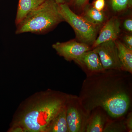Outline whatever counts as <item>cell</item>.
<instances>
[{
    "instance_id": "obj_1",
    "label": "cell",
    "mask_w": 132,
    "mask_h": 132,
    "mask_svg": "<svg viewBox=\"0 0 132 132\" xmlns=\"http://www.w3.org/2000/svg\"><path fill=\"white\" fill-rule=\"evenodd\" d=\"M132 74L121 70L106 69L86 76L79 97L90 114L101 107L109 118L125 116L131 107Z\"/></svg>"
},
{
    "instance_id": "obj_16",
    "label": "cell",
    "mask_w": 132,
    "mask_h": 132,
    "mask_svg": "<svg viewBox=\"0 0 132 132\" xmlns=\"http://www.w3.org/2000/svg\"><path fill=\"white\" fill-rule=\"evenodd\" d=\"M119 118L114 120L109 119L105 126L104 132H123L127 131L125 119L119 120Z\"/></svg>"
},
{
    "instance_id": "obj_15",
    "label": "cell",
    "mask_w": 132,
    "mask_h": 132,
    "mask_svg": "<svg viewBox=\"0 0 132 132\" xmlns=\"http://www.w3.org/2000/svg\"><path fill=\"white\" fill-rule=\"evenodd\" d=\"M46 132H69L65 104L50 123Z\"/></svg>"
},
{
    "instance_id": "obj_14",
    "label": "cell",
    "mask_w": 132,
    "mask_h": 132,
    "mask_svg": "<svg viewBox=\"0 0 132 132\" xmlns=\"http://www.w3.org/2000/svg\"><path fill=\"white\" fill-rule=\"evenodd\" d=\"M45 0H19L15 17V25H18L29 13L39 6Z\"/></svg>"
},
{
    "instance_id": "obj_6",
    "label": "cell",
    "mask_w": 132,
    "mask_h": 132,
    "mask_svg": "<svg viewBox=\"0 0 132 132\" xmlns=\"http://www.w3.org/2000/svg\"><path fill=\"white\" fill-rule=\"evenodd\" d=\"M92 49L98 55L104 69L122 70L115 41L103 43Z\"/></svg>"
},
{
    "instance_id": "obj_5",
    "label": "cell",
    "mask_w": 132,
    "mask_h": 132,
    "mask_svg": "<svg viewBox=\"0 0 132 132\" xmlns=\"http://www.w3.org/2000/svg\"><path fill=\"white\" fill-rule=\"evenodd\" d=\"M65 106L69 132H85L90 114L84 109L79 97L69 94Z\"/></svg>"
},
{
    "instance_id": "obj_11",
    "label": "cell",
    "mask_w": 132,
    "mask_h": 132,
    "mask_svg": "<svg viewBox=\"0 0 132 132\" xmlns=\"http://www.w3.org/2000/svg\"><path fill=\"white\" fill-rule=\"evenodd\" d=\"M80 15L91 24L101 27L109 17L106 11L97 10L90 3L85 6Z\"/></svg>"
},
{
    "instance_id": "obj_9",
    "label": "cell",
    "mask_w": 132,
    "mask_h": 132,
    "mask_svg": "<svg viewBox=\"0 0 132 132\" xmlns=\"http://www.w3.org/2000/svg\"><path fill=\"white\" fill-rule=\"evenodd\" d=\"M73 61L80 67L86 76L105 70L98 55L93 49L85 52Z\"/></svg>"
},
{
    "instance_id": "obj_4",
    "label": "cell",
    "mask_w": 132,
    "mask_h": 132,
    "mask_svg": "<svg viewBox=\"0 0 132 132\" xmlns=\"http://www.w3.org/2000/svg\"><path fill=\"white\" fill-rule=\"evenodd\" d=\"M59 10L64 21L73 29L76 39L92 47L102 27L88 22L80 15L74 12L67 4L59 5Z\"/></svg>"
},
{
    "instance_id": "obj_2",
    "label": "cell",
    "mask_w": 132,
    "mask_h": 132,
    "mask_svg": "<svg viewBox=\"0 0 132 132\" xmlns=\"http://www.w3.org/2000/svg\"><path fill=\"white\" fill-rule=\"evenodd\" d=\"M68 95L51 90L35 95L19 112L10 131L46 132L52 120L65 105Z\"/></svg>"
},
{
    "instance_id": "obj_7",
    "label": "cell",
    "mask_w": 132,
    "mask_h": 132,
    "mask_svg": "<svg viewBox=\"0 0 132 132\" xmlns=\"http://www.w3.org/2000/svg\"><path fill=\"white\" fill-rule=\"evenodd\" d=\"M52 47L60 56L67 61H73L85 52L92 49V47L85 43L72 39L65 42H57Z\"/></svg>"
},
{
    "instance_id": "obj_20",
    "label": "cell",
    "mask_w": 132,
    "mask_h": 132,
    "mask_svg": "<svg viewBox=\"0 0 132 132\" xmlns=\"http://www.w3.org/2000/svg\"><path fill=\"white\" fill-rule=\"evenodd\" d=\"M123 27L128 32L132 34V19L131 18H127L125 19L123 22Z\"/></svg>"
},
{
    "instance_id": "obj_10",
    "label": "cell",
    "mask_w": 132,
    "mask_h": 132,
    "mask_svg": "<svg viewBox=\"0 0 132 132\" xmlns=\"http://www.w3.org/2000/svg\"><path fill=\"white\" fill-rule=\"evenodd\" d=\"M109 116L101 107H97L91 112L85 132H103Z\"/></svg>"
},
{
    "instance_id": "obj_19",
    "label": "cell",
    "mask_w": 132,
    "mask_h": 132,
    "mask_svg": "<svg viewBox=\"0 0 132 132\" xmlns=\"http://www.w3.org/2000/svg\"><path fill=\"white\" fill-rule=\"evenodd\" d=\"M123 43L129 49L132 50V35L131 34H126L123 36Z\"/></svg>"
},
{
    "instance_id": "obj_22",
    "label": "cell",
    "mask_w": 132,
    "mask_h": 132,
    "mask_svg": "<svg viewBox=\"0 0 132 132\" xmlns=\"http://www.w3.org/2000/svg\"><path fill=\"white\" fill-rule=\"evenodd\" d=\"M55 1L59 5L65 4L68 5L70 2V0H55Z\"/></svg>"
},
{
    "instance_id": "obj_18",
    "label": "cell",
    "mask_w": 132,
    "mask_h": 132,
    "mask_svg": "<svg viewBox=\"0 0 132 132\" xmlns=\"http://www.w3.org/2000/svg\"><path fill=\"white\" fill-rule=\"evenodd\" d=\"M91 4L94 8L99 11H105L106 5L105 0H93Z\"/></svg>"
},
{
    "instance_id": "obj_13",
    "label": "cell",
    "mask_w": 132,
    "mask_h": 132,
    "mask_svg": "<svg viewBox=\"0 0 132 132\" xmlns=\"http://www.w3.org/2000/svg\"><path fill=\"white\" fill-rule=\"evenodd\" d=\"M105 11L108 15L118 16L131 9L132 0H105Z\"/></svg>"
},
{
    "instance_id": "obj_3",
    "label": "cell",
    "mask_w": 132,
    "mask_h": 132,
    "mask_svg": "<svg viewBox=\"0 0 132 132\" xmlns=\"http://www.w3.org/2000/svg\"><path fill=\"white\" fill-rule=\"evenodd\" d=\"M59 4L55 0H45L16 25L15 34L30 32L45 34L64 21L59 12Z\"/></svg>"
},
{
    "instance_id": "obj_21",
    "label": "cell",
    "mask_w": 132,
    "mask_h": 132,
    "mask_svg": "<svg viewBox=\"0 0 132 132\" xmlns=\"http://www.w3.org/2000/svg\"><path fill=\"white\" fill-rule=\"evenodd\" d=\"M125 122L126 126L127 129V131L132 132V112H128L127 116L126 118H125Z\"/></svg>"
},
{
    "instance_id": "obj_12",
    "label": "cell",
    "mask_w": 132,
    "mask_h": 132,
    "mask_svg": "<svg viewBox=\"0 0 132 132\" xmlns=\"http://www.w3.org/2000/svg\"><path fill=\"white\" fill-rule=\"evenodd\" d=\"M115 42L121 69L132 74V50L127 47L118 39Z\"/></svg>"
},
{
    "instance_id": "obj_8",
    "label": "cell",
    "mask_w": 132,
    "mask_h": 132,
    "mask_svg": "<svg viewBox=\"0 0 132 132\" xmlns=\"http://www.w3.org/2000/svg\"><path fill=\"white\" fill-rule=\"evenodd\" d=\"M120 26L121 21L118 16L109 17L99 31L98 36L92 45V49L103 43L118 39L120 34Z\"/></svg>"
},
{
    "instance_id": "obj_17",
    "label": "cell",
    "mask_w": 132,
    "mask_h": 132,
    "mask_svg": "<svg viewBox=\"0 0 132 132\" xmlns=\"http://www.w3.org/2000/svg\"><path fill=\"white\" fill-rule=\"evenodd\" d=\"M90 0H70L69 7L76 13L80 15L85 6L89 3Z\"/></svg>"
}]
</instances>
